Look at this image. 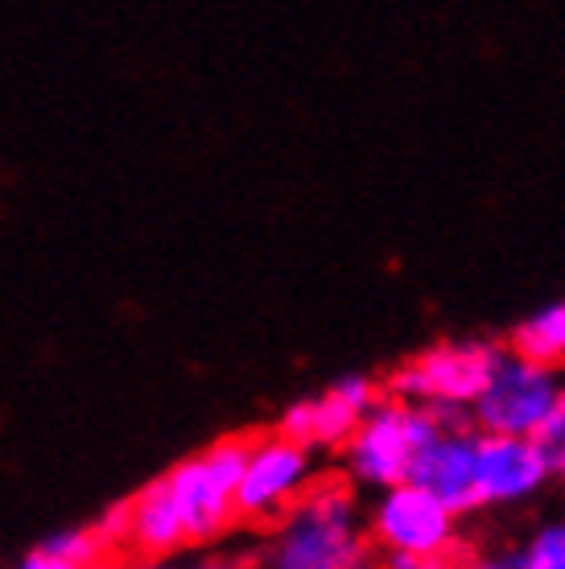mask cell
<instances>
[{
	"instance_id": "9c48e42d",
	"label": "cell",
	"mask_w": 565,
	"mask_h": 569,
	"mask_svg": "<svg viewBox=\"0 0 565 569\" xmlns=\"http://www.w3.org/2000/svg\"><path fill=\"white\" fill-rule=\"evenodd\" d=\"M553 470L537 438L479 433V496L483 503H516L533 496Z\"/></svg>"
},
{
	"instance_id": "5bb4252c",
	"label": "cell",
	"mask_w": 565,
	"mask_h": 569,
	"mask_svg": "<svg viewBox=\"0 0 565 569\" xmlns=\"http://www.w3.org/2000/svg\"><path fill=\"white\" fill-rule=\"evenodd\" d=\"M521 569H565V525L541 528L537 537L528 541L521 557H516Z\"/></svg>"
},
{
	"instance_id": "8fae6325",
	"label": "cell",
	"mask_w": 565,
	"mask_h": 569,
	"mask_svg": "<svg viewBox=\"0 0 565 569\" xmlns=\"http://www.w3.org/2000/svg\"><path fill=\"white\" fill-rule=\"evenodd\" d=\"M128 545H137L141 553H174L178 545H186V528L178 520L170 503V491L166 483L157 479V483L141 487L137 496L128 499Z\"/></svg>"
},
{
	"instance_id": "9a60e30c",
	"label": "cell",
	"mask_w": 565,
	"mask_h": 569,
	"mask_svg": "<svg viewBox=\"0 0 565 569\" xmlns=\"http://www.w3.org/2000/svg\"><path fill=\"white\" fill-rule=\"evenodd\" d=\"M537 446L545 450V462H549L553 475L565 479V388L562 397H557V405H553L549 421L537 429Z\"/></svg>"
},
{
	"instance_id": "5b68a950",
	"label": "cell",
	"mask_w": 565,
	"mask_h": 569,
	"mask_svg": "<svg viewBox=\"0 0 565 569\" xmlns=\"http://www.w3.org/2000/svg\"><path fill=\"white\" fill-rule=\"evenodd\" d=\"M562 397V385L553 368L528 363L521 356H504L495 368L492 385L475 400V421L483 433H504V438H537V429L549 421L553 405Z\"/></svg>"
},
{
	"instance_id": "277c9868",
	"label": "cell",
	"mask_w": 565,
	"mask_h": 569,
	"mask_svg": "<svg viewBox=\"0 0 565 569\" xmlns=\"http://www.w3.org/2000/svg\"><path fill=\"white\" fill-rule=\"evenodd\" d=\"M504 363L499 347L487 342H442L429 347L422 356H413L409 363H400L393 371V397L438 409V413H463L475 409V400L483 397V388L492 385L495 368Z\"/></svg>"
},
{
	"instance_id": "ba28073f",
	"label": "cell",
	"mask_w": 565,
	"mask_h": 569,
	"mask_svg": "<svg viewBox=\"0 0 565 569\" xmlns=\"http://www.w3.org/2000/svg\"><path fill=\"white\" fill-rule=\"evenodd\" d=\"M371 409H376V388L364 376H347L339 385L323 388L318 397L297 400L285 413L281 433L301 446H347Z\"/></svg>"
},
{
	"instance_id": "e0dca14e",
	"label": "cell",
	"mask_w": 565,
	"mask_h": 569,
	"mask_svg": "<svg viewBox=\"0 0 565 569\" xmlns=\"http://www.w3.org/2000/svg\"><path fill=\"white\" fill-rule=\"evenodd\" d=\"M17 569H99V566H71V561H58V557L42 553V549H33V553H29Z\"/></svg>"
},
{
	"instance_id": "4fadbf2b",
	"label": "cell",
	"mask_w": 565,
	"mask_h": 569,
	"mask_svg": "<svg viewBox=\"0 0 565 569\" xmlns=\"http://www.w3.org/2000/svg\"><path fill=\"white\" fill-rule=\"evenodd\" d=\"M38 549L58 557V561H71V566H96L99 557L108 553V549L99 545L96 528H67V532H54V537H46Z\"/></svg>"
},
{
	"instance_id": "7a4b0ae2",
	"label": "cell",
	"mask_w": 565,
	"mask_h": 569,
	"mask_svg": "<svg viewBox=\"0 0 565 569\" xmlns=\"http://www.w3.org/2000/svg\"><path fill=\"white\" fill-rule=\"evenodd\" d=\"M454 426H458L454 413H438V409H425V405L400 397L384 400L347 441V467L359 483L371 487L413 483L417 467L434 450V441Z\"/></svg>"
},
{
	"instance_id": "8992f818",
	"label": "cell",
	"mask_w": 565,
	"mask_h": 569,
	"mask_svg": "<svg viewBox=\"0 0 565 569\" xmlns=\"http://www.w3.org/2000/svg\"><path fill=\"white\" fill-rule=\"evenodd\" d=\"M310 446L294 441L289 433L252 441L240 475V491H236V512L252 516V520L285 516L297 499L310 491Z\"/></svg>"
},
{
	"instance_id": "3957f363",
	"label": "cell",
	"mask_w": 565,
	"mask_h": 569,
	"mask_svg": "<svg viewBox=\"0 0 565 569\" xmlns=\"http://www.w3.org/2000/svg\"><path fill=\"white\" fill-rule=\"evenodd\" d=\"M252 441L224 438L211 450L186 458L170 475H161V483L170 491V503L186 528V541H211L236 520V491L248 462Z\"/></svg>"
},
{
	"instance_id": "52a82bcc",
	"label": "cell",
	"mask_w": 565,
	"mask_h": 569,
	"mask_svg": "<svg viewBox=\"0 0 565 569\" xmlns=\"http://www.w3.org/2000/svg\"><path fill=\"white\" fill-rule=\"evenodd\" d=\"M371 532L388 553H450L454 512L429 487L396 483L384 487V499L371 516Z\"/></svg>"
},
{
	"instance_id": "30bf717a",
	"label": "cell",
	"mask_w": 565,
	"mask_h": 569,
	"mask_svg": "<svg viewBox=\"0 0 565 569\" xmlns=\"http://www.w3.org/2000/svg\"><path fill=\"white\" fill-rule=\"evenodd\" d=\"M413 483L429 487L434 496L450 508L454 516L483 508L479 496V433H463V426L446 429L434 450L425 455V462L417 467Z\"/></svg>"
},
{
	"instance_id": "ac0fdd59",
	"label": "cell",
	"mask_w": 565,
	"mask_h": 569,
	"mask_svg": "<svg viewBox=\"0 0 565 569\" xmlns=\"http://www.w3.org/2000/svg\"><path fill=\"white\" fill-rule=\"evenodd\" d=\"M458 569H521L516 561H463Z\"/></svg>"
},
{
	"instance_id": "2e32d148",
	"label": "cell",
	"mask_w": 565,
	"mask_h": 569,
	"mask_svg": "<svg viewBox=\"0 0 565 569\" xmlns=\"http://www.w3.org/2000/svg\"><path fill=\"white\" fill-rule=\"evenodd\" d=\"M467 561L463 549H450V553H388L380 569H458Z\"/></svg>"
},
{
	"instance_id": "6da1fadb",
	"label": "cell",
	"mask_w": 565,
	"mask_h": 569,
	"mask_svg": "<svg viewBox=\"0 0 565 569\" xmlns=\"http://www.w3.org/2000/svg\"><path fill=\"white\" fill-rule=\"evenodd\" d=\"M265 561L269 569H376L351 491L343 483L310 487L285 512Z\"/></svg>"
},
{
	"instance_id": "7c38bea8",
	"label": "cell",
	"mask_w": 565,
	"mask_h": 569,
	"mask_svg": "<svg viewBox=\"0 0 565 569\" xmlns=\"http://www.w3.org/2000/svg\"><path fill=\"white\" fill-rule=\"evenodd\" d=\"M512 356L541 363V368L565 363V298L549 301L545 310L524 318L521 327L512 330Z\"/></svg>"
}]
</instances>
